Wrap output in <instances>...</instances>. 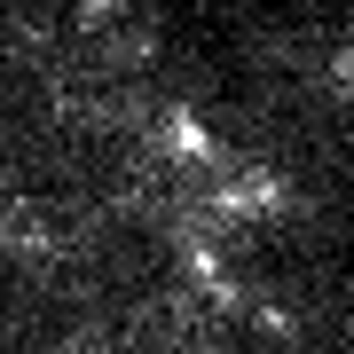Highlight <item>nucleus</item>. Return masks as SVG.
<instances>
[{
    "mask_svg": "<svg viewBox=\"0 0 354 354\" xmlns=\"http://www.w3.org/2000/svg\"><path fill=\"white\" fill-rule=\"evenodd\" d=\"M158 142H165V150H181V165H213V158H221V142L205 134V118L189 111V102H174V111L158 118Z\"/></svg>",
    "mask_w": 354,
    "mask_h": 354,
    "instance_id": "nucleus-1",
    "label": "nucleus"
},
{
    "mask_svg": "<svg viewBox=\"0 0 354 354\" xmlns=\"http://www.w3.org/2000/svg\"><path fill=\"white\" fill-rule=\"evenodd\" d=\"M330 79H339V87H354V48H339V64H330Z\"/></svg>",
    "mask_w": 354,
    "mask_h": 354,
    "instance_id": "nucleus-2",
    "label": "nucleus"
}]
</instances>
